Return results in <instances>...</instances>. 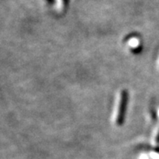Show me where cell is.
<instances>
[{"mask_svg": "<svg viewBox=\"0 0 159 159\" xmlns=\"http://www.w3.org/2000/svg\"><path fill=\"white\" fill-rule=\"evenodd\" d=\"M127 100H128V93L125 90H123L120 93L118 100V105L116 107V114H115V124L120 125L123 123L124 119V113H125L126 106H127Z\"/></svg>", "mask_w": 159, "mask_h": 159, "instance_id": "6da1fadb", "label": "cell"}]
</instances>
